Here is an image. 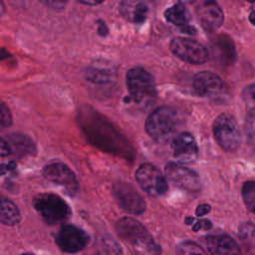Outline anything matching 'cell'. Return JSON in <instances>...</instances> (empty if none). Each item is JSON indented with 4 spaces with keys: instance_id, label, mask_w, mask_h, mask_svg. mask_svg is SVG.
Masks as SVG:
<instances>
[{
    "instance_id": "cell-1",
    "label": "cell",
    "mask_w": 255,
    "mask_h": 255,
    "mask_svg": "<svg viewBox=\"0 0 255 255\" xmlns=\"http://www.w3.org/2000/svg\"><path fill=\"white\" fill-rule=\"evenodd\" d=\"M182 123V117L177 110L171 107H159L146 119L145 130L156 142L167 143L179 133Z\"/></svg>"
},
{
    "instance_id": "cell-2",
    "label": "cell",
    "mask_w": 255,
    "mask_h": 255,
    "mask_svg": "<svg viewBox=\"0 0 255 255\" xmlns=\"http://www.w3.org/2000/svg\"><path fill=\"white\" fill-rule=\"evenodd\" d=\"M118 235L128 244L149 255H159L160 249L147 229L131 217H123L116 224Z\"/></svg>"
},
{
    "instance_id": "cell-3",
    "label": "cell",
    "mask_w": 255,
    "mask_h": 255,
    "mask_svg": "<svg viewBox=\"0 0 255 255\" xmlns=\"http://www.w3.org/2000/svg\"><path fill=\"white\" fill-rule=\"evenodd\" d=\"M127 86L130 99L136 104L148 102L155 97V83L149 72L140 67L128 70Z\"/></svg>"
},
{
    "instance_id": "cell-4",
    "label": "cell",
    "mask_w": 255,
    "mask_h": 255,
    "mask_svg": "<svg viewBox=\"0 0 255 255\" xmlns=\"http://www.w3.org/2000/svg\"><path fill=\"white\" fill-rule=\"evenodd\" d=\"M34 207L49 224H56L69 218L71 208L67 202L54 193H40L34 198Z\"/></svg>"
},
{
    "instance_id": "cell-5",
    "label": "cell",
    "mask_w": 255,
    "mask_h": 255,
    "mask_svg": "<svg viewBox=\"0 0 255 255\" xmlns=\"http://www.w3.org/2000/svg\"><path fill=\"white\" fill-rule=\"evenodd\" d=\"M217 143L227 151H233L241 143V131L236 120L229 114L219 115L212 126Z\"/></svg>"
},
{
    "instance_id": "cell-6",
    "label": "cell",
    "mask_w": 255,
    "mask_h": 255,
    "mask_svg": "<svg viewBox=\"0 0 255 255\" xmlns=\"http://www.w3.org/2000/svg\"><path fill=\"white\" fill-rule=\"evenodd\" d=\"M135 179L141 189L153 197L163 195L168 189L165 176L150 163H143L136 169Z\"/></svg>"
},
{
    "instance_id": "cell-7",
    "label": "cell",
    "mask_w": 255,
    "mask_h": 255,
    "mask_svg": "<svg viewBox=\"0 0 255 255\" xmlns=\"http://www.w3.org/2000/svg\"><path fill=\"white\" fill-rule=\"evenodd\" d=\"M169 46L177 58L190 64H203L209 58L207 49L195 40L177 37L171 40Z\"/></svg>"
},
{
    "instance_id": "cell-8",
    "label": "cell",
    "mask_w": 255,
    "mask_h": 255,
    "mask_svg": "<svg viewBox=\"0 0 255 255\" xmlns=\"http://www.w3.org/2000/svg\"><path fill=\"white\" fill-rule=\"evenodd\" d=\"M166 178L175 186L187 192H197L201 189L199 175L192 169L176 162H168L164 167Z\"/></svg>"
},
{
    "instance_id": "cell-9",
    "label": "cell",
    "mask_w": 255,
    "mask_h": 255,
    "mask_svg": "<svg viewBox=\"0 0 255 255\" xmlns=\"http://www.w3.org/2000/svg\"><path fill=\"white\" fill-rule=\"evenodd\" d=\"M113 191L116 200L125 211L134 215L144 212L146 208L145 201L132 185L119 181L114 184Z\"/></svg>"
},
{
    "instance_id": "cell-10",
    "label": "cell",
    "mask_w": 255,
    "mask_h": 255,
    "mask_svg": "<svg viewBox=\"0 0 255 255\" xmlns=\"http://www.w3.org/2000/svg\"><path fill=\"white\" fill-rule=\"evenodd\" d=\"M89 241V235L80 227L72 224L62 226L56 235L58 247L66 253H76L83 250Z\"/></svg>"
},
{
    "instance_id": "cell-11",
    "label": "cell",
    "mask_w": 255,
    "mask_h": 255,
    "mask_svg": "<svg viewBox=\"0 0 255 255\" xmlns=\"http://www.w3.org/2000/svg\"><path fill=\"white\" fill-rule=\"evenodd\" d=\"M192 86L198 96L218 100L226 92V86L222 79L211 72H199L192 81Z\"/></svg>"
},
{
    "instance_id": "cell-12",
    "label": "cell",
    "mask_w": 255,
    "mask_h": 255,
    "mask_svg": "<svg viewBox=\"0 0 255 255\" xmlns=\"http://www.w3.org/2000/svg\"><path fill=\"white\" fill-rule=\"evenodd\" d=\"M43 173L46 179L64 187L69 194L75 195L78 192L79 182L77 177L72 169L65 163L53 162L47 164L44 167Z\"/></svg>"
},
{
    "instance_id": "cell-13",
    "label": "cell",
    "mask_w": 255,
    "mask_h": 255,
    "mask_svg": "<svg viewBox=\"0 0 255 255\" xmlns=\"http://www.w3.org/2000/svg\"><path fill=\"white\" fill-rule=\"evenodd\" d=\"M171 148L173 156L184 163L192 162L198 155V146L195 138L189 132H179L171 140Z\"/></svg>"
},
{
    "instance_id": "cell-14",
    "label": "cell",
    "mask_w": 255,
    "mask_h": 255,
    "mask_svg": "<svg viewBox=\"0 0 255 255\" xmlns=\"http://www.w3.org/2000/svg\"><path fill=\"white\" fill-rule=\"evenodd\" d=\"M198 18L202 28L207 32H214L223 23L224 15L215 0H205L198 8Z\"/></svg>"
},
{
    "instance_id": "cell-15",
    "label": "cell",
    "mask_w": 255,
    "mask_h": 255,
    "mask_svg": "<svg viewBox=\"0 0 255 255\" xmlns=\"http://www.w3.org/2000/svg\"><path fill=\"white\" fill-rule=\"evenodd\" d=\"M210 255H242L239 245L229 235H210L206 237Z\"/></svg>"
},
{
    "instance_id": "cell-16",
    "label": "cell",
    "mask_w": 255,
    "mask_h": 255,
    "mask_svg": "<svg viewBox=\"0 0 255 255\" xmlns=\"http://www.w3.org/2000/svg\"><path fill=\"white\" fill-rule=\"evenodd\" d=\"M212 56L220 65L229 66L236 58V51L233 42L227 36H218L212 43Z\"/></svg>"
},
{
    "instance_id": "cell-17",
    "label": "cell",
    "mask_w": 255,
    "mask_h": 255,
    "mask_svg": "<svg viewBox=\"0 0 255 255\" xmlns=\"http://www.w3.org/2000/svg\"><path fill=\"white\" fill-rule=\"evenodd\" d=\"M164 17L168 22L177 26L182 33L188 35H194L196 33L195 29L188 24V12L182 2H178L165 10Z\"/></svg>"
},
{
    "instance_id": "cell-18",
    "label": "cell",
    "mask_w": 255,
    "mask_h": 255,
    "mask_svg": "<svg viewBox=\"0 0 255 255\" xmlns=\"http://www.w3.org/2000/svg\"><path fill=\"white\" fill-rule=\"evenodd\" d=\"M121 11L124 17L133 23H142L147 18L148 6L141 0H129L123 2Z\"/></svg>"
},
{
    "instance_id": "cell-19",
    "label": "cell",
    "mask_w": 255,
    "mask_h": 255,
    "mask_svg": "<svg viewBox=\"0 0 255 255\" xmlns=\"http://www.w3.org/2000/svg\"><path fill=\"white\" fill-rule=\"evenodd\" d=\"M21 213L17 205L8 197L0 194V222L13 226L20 222Z\"/></svg>"
},
{
    "instance_id": "cell-20",
    "label": "cell",
    "mask_w": 255,
    "mask_h": 255,
    "mask_svg": "<svg viewBox=\"0 0 255 255\" xmlns=\"http://www.w3.org/2000/svg\"><path fill=\"white\" fill-rule=\"evenodd\" d=\"M94 255H123V252L119 243L108 234L98 240Z\"/></svg>"
},
{
    "instance_id": "cell-21",
    "label": "cell",
    "mask_w": 255,
    "mask_h": 255,
    "mask_svg": "<svg viewBox=\"0 0 255 255\" xmlns=\"http://www.w3.org/2000/svg\"><path fill=\"white\" fill-rule=\"evenodd\" d=\"M85 76L89 81L93 83L105 84L111 82L115 78V73L108 68L91 66L86 69Z\"/></svg>"
},
{
    "instance_id": "cell-22",
    "label": "cell",
    "mask_w": 255,
    "mask_h": 255,
    "mask_svg": "<svg viewBox=\"0 0 255 255\" xmlns=\"http://www.w3.org/2000/svg\"><path fill=\"white\" fill-rule=\"evenodd\" d=\"M241 192L246 207L255 214V181L248 180L244 182Z\"/></svg>"
},
{
    "instance_id": "cell-23",
    "label": "cell",
    "mask_w": 255,
    "mask_h": 255,
    "mask_svg": "<svg viewBox=\"0 0 255 255\" xmlns=\"http://www.w3.org/2000/svg\"><path fill=\"white\" fill-rule=\"evenodd\" d=\"M177 255H207V253L196 243L192 241H184L176 247Z\"/></svg>"
},
{
    "instance_id": "cell-24",
    "label": "cell",
    "mask_w": 255,
    "mask_h": 255,
    "mask_svg": "<svg viewBox=\"0 0 255 255\" xmlns=\"http://www.w3.org/2000/svg\"><path fill=\"white\" fill-rule=\"evenodd\" d=\"M245 133L250 147L255 151V109L250 110L245 120Z\"/></svg>"
},
{
    "instance_id": "cell-25",
    "label": "cell",
    "mask_w": 255,
    "mask_h": 255,
    "mask_svg": "<svg viewBox=\"0 0 255 255\" xmlns=\"http://www.w3.org/2000/svg\"><path fill=\"white\" fill-rule=\"evenodd\" d=\"M239 237L242 241L255 245V224L246 222L239 227Z\"/></svg>"
},
{
    "instance_id": "cell-26",
    "label": "cell",
    "mask_w": 255,
    "mask_h": 255,
    "mask_svg": "<svg viewBox=\"0 0 255 255\" xmlns=\"http://www.w3.org/2000/svg\"><path fill=\"white\" fill-rule=\"evenodd\" d=\"M242 98L250 110L255 109V84H251L243 90Z\"/></svg>"
},
{
    "instance_id": "cell-27",
    "label": "cell",
    "mask_w": 255,
    "mask_h": 255,
    "mask_svg": "<svg viewBox=\"0 0 255 255\" xmlns=\"http://www.w3.org/2000/svg\"><path fill=\"white\" fill-rule=\"evenodd\" d=\"M12 115L5 103L0 101V128H8L12 125Z\"/></svg>"
},
{
    "instance_id": "cell-28",
    "label": "cell",
    "mask_w": 255,
    "mask_h": 255,
    "mask_svg": "<svg viewBox=\"0 0 255 255\" xmlns=\"http://www.w3.org/2000/svg\"><path fill=\"white\" fill-rule=\"evenodd\" d=\"M46 6L54 9H63L67 5L69 0H40Z\"/></svg>"
},
{
    "instance_id": "cell-29",
    "label": "cell",
    "mask_w": 255,
    "mask_h": 255,
    "mask_svg": "<svg viewBox=\"0 0 255 255\" xmlns=\"http://www.w3.org/2000/svg\"><path fill=\"white\" fill-rule=\"evenodd\" d=\"M212 226L211 222L208 221L207 219H201L199 221H197L194 225H193V231H198L200 229H204V230H208L210 229Z\"/></svg>"
},
{
    "instance_id": "cell-30",
    "label": "cell",
    "mask_w": 255,
    "mask_h": 255,
    "mask_svg": "<svg viewBox=\"0 0 255 255\" xmlns=\"http://www.w3.org/2000/svg\"><path fill=\"white\" fill-rule=\"evenodd\" d=\"M12 149L10 144L0 136V156H7L11 154Z\"/></svg>"
},
{
    "instance_id": "cell-31",
    "label": "cell",
    "mask_w": 255,
    "mask_h": 255,
    "mask_svg": "<svg viewBox=\"0 0 255 255\" xmlns=\"http://www.w3.org/2000/svg\"><path fill=\"white\" fill-rule=\"evenodd\" d=\"M211 210V206L207 203H202V204H199L196 209H195V214L196 216L198 217H201L205 214H207L209 211Z\"/></svg>"
},
{
    "instance_id": "cell-32",
    "label": "cell",
    "mask_w": 255,
    "mask_h": 255,
    "mask_svg": "<svg viewBox=\"0 0 255 255\" xmlns=\"http://www.w3.org/2000/svg\"><path fill=\"white\" fill-rule=\"evenodd\" d=\"M15 169V164L13 162H10L8 164H1L0 165V174H4L7 173L10 170H14Z\"/></svg>"
},
{
    "instance_id": "cell-33",
    "label": "cell",
    "mask_w": 255,
    "mask_h": 255,
    "mask_svg": "<svg viewBox=\"0 0 255 255\" xmlns=\"http://www.w3.org/2000/svg\"><path fill=\"white\" fill-rule=\"evenodd\" d=\"M98 32L101 36H106L108 34V27L104 22H100L99 24V28H98Z\"/></svg>"
},
{
    "instance_id": "cell-34",
    "label": "cell",
    "mask_w": 255,
    "mask_h": 255,
    "mask_svg": "<svg viewBox=\"0 0 255 255\" xmlns=\"http://www.w3.org/2000/svg\"><path fill=\"white\" fill-rule=\"evenodd\" d=\"M79 2L86 4V5H98L102 2H104L105 0H78Z\"/></svg>"
},
{
    "instance_id": "cell-35",
    "label": "cell",
    "mask_w": 255,
    "mask_h": 255,
    "mask_svg": "<svg viewBox=\"0 0 255 255\" xmlns=\"http://www.w3.org/2000/svg\"><path fill=\"white\" fill-rule=\"evenodd\" d=\"M249 20H250V22H251L253 25H255V11H252V12L250 13V15H249Z\"/></svg>"
},
{
    "instance_id": "cell-36",
    "label": "cell",
    "mask_w": 255,
    "mask_h": 255,
    "mask_svg": "<svg viewBox=\"0 0 255 255\" xmlns=\"http://www.w3.org/2000/svg\"><path fill=\"white\" fill-rule=\"evenodd\" d=\"M4 11H5V6H4L3 0H0V16L4 13Z\"/></svg>"
},
{
    "instance_id": "cell-37",
    "label": "cell",
    "mask_w": 255,
    "mask_h": 255,
    "mask_svg": "<svg viewBox=\"0 0 255 255\" xmlns=\"http://www.w3.org/2000/svg\"><path fill=\"white\" fill-rule=\"evenodd\" d=\"M192 221H193V218H192V217H188V218H186V220H185V223H187V224H190Z\"/></svg>"
},
{
    "instance_id": "cell-38",
    "label": "cell",
    "mask_w": 255,
    "mask_h": 255,
    "mask_svg": "<svg viewBox=\"0 0 255 255\" xmlns=\"http://www.w3.org/2000/svg\"><path fill=\"white\" fill-rule=\"evenodd\" d=\"M20 255H32V254H30V253H23V254H20Z\"/></svg>"
},
{
    "instance_id": "cell-39",
    "label": "cell",
    "mask_w": 255,
    "mask_h": 255,
    "mask_svg": "<svg viewBox=\"0 0 255 255\" xmlns=\"http://www.w3.org/2000/svg\"><path fill=\"white\" fill-rule=\"evenodd\" d=\"M248 2H251V3H253V2H255V0H247Z\"/></svg>"
}]
</instances>
